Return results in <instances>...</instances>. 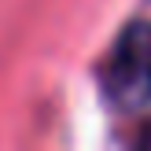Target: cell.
<instances>
[{"label": "cell", "instance_id": "1", "mask_svg": "<svg viewBox=\"0 0 151 151\" xmlns=\"http://www.w3.org/2000/svg\"><path fill=\"white\" fill-rule=\"evenodd\" d=\"M100 81L107 100L122 111H140L151 103V22H129L122 29L107 52Z\"/></svg>", "mask_w": 151, "mask_h": 151}, {"label": "cell", "instance_id": "2", "mask_svg": "<svg viewBox=\"0 0 151 151\" xmlns=\"http://www.w3.org/2000/svg\"><path fill=\"white\" fill-rule=\"evenodd\" d=\"M140 144H144V147H151V122H147V129H144V137H140Z\"/></svg>", "mask_w": 151, "mask_h": 151}]
</instances>
